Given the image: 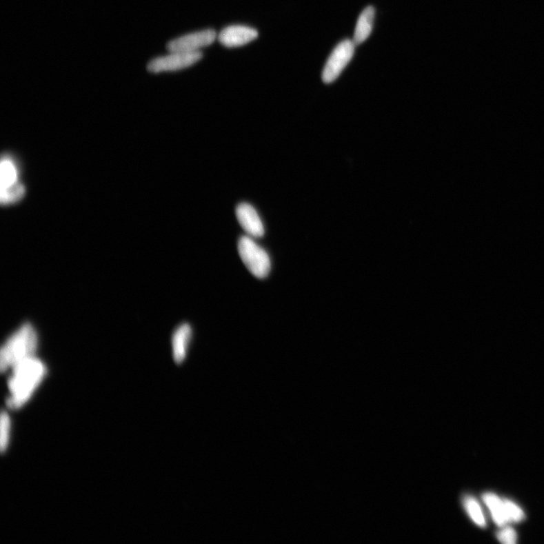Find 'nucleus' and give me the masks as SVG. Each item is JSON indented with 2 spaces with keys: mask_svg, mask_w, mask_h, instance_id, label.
Segmentation results:
<instances>
[{
  "mask_svg": "<svg viewBox=\"0 0 544 544\" xmlns=\"http://www.w3.org/2000/svg\"><path fill=\"white\" fill-rule=\"evenodd\" d=\"M13 367V375L9 383L11 392L10 405L19 407L26 403L42 381L46 367L34 357L23 360Z\"/></svg>",
  "mask_w": 544,
  "mask_h": 544,
  "instance_id": "1",
  "label": "nucleus"
},
{
  "mask_svg": "<svg viewBox=\"0 0 544 544\" xmlns=\"http://www.w3.org/2000/svg\"><path fill=\"white\" fill-rule=\"evenodd\" d=\"M37 343V337L33 327L30 324L23 325L2 348L0 366L3 372L23 360L34 357Z\"/></svg>",
  "mask_w": 544,
  "mask_h": 544,
  "instance_id": "2",
  "label": "nucleus"
},
{
  "mask_svg": "<svg viewBox=\"0 0 544 544\" xmlns=\"http://www.w3.org/2000/svg\"><path fill=\"white\" fill-rule=\"evenodd\" d=\"M238 250L243 263L255 277L260 279L268 277L272 270L270 257L251 236H241L238 243Z\"/></svg>",
  "mask_w": 544,
  "mask_h": 544,
  "instance_id": "3",
  "label": "nucleus"
},
{
  "mask_svg": "<svg viewBox=\"0 0 544 544\" xmlns=\"http://www.w3.org/2000/svg\"><path fill=\"white\" fill-rule=\"evenodd\" d=\"M19 176V169L12 157L8 154L3 156L0 165V200L2 205L17 202L25 195L26 188L20 183Z\"/></svg>",
  "mask_w": 544,
  "mask_h": 544,
  "instance_id": "4",
  "label": "nucleus"
},
{
  "mask_svg": "<svg viewBox=\"0 0 544 544\" xmlns=\"http://www.w3.org/2000/svg\"><path fill=\"white\" fill-rule=\"evenodd\" d=\"M203 58L201 51L194 52H173L165 57L150 61L147 69L151 73L177 72L191 67Z\"/></svg>",
  "mask_w": 544,
  "mask_h": 544,
  "instance_id": "5",
  "label": "nucleus"
},
{
  "mask_svg": "<svg viewBox=\"0 0 544 544\" xmlns=\"http://www.w3.org/2000/svg\"><path fill=\"white\" fill-rule=\"evenodd\" d=\"M354 46L356 44L350 39H345L336 46L330 55L324 70H323V82L329 84L336 80L352 59Z\"/></svg>",
  "mask_w": 544,
  "mask_h": 544,
  "instance_id": "6",
  "label": "nucleus"
},
{
  "mask_svg": "<svg viewBox=\"0 0 544 544\" xmlns=\"http://www.w3.org/2000/svg\"><path fill=\"white\" fill-rule=\"evenodd\" d=\"M217 37V34L214 30H203L173 39V41L168 43L167 48L170 52H199L203 47L214 43Z\"/></svg>",
  "mask_w": 544,
  "mask_h": 544,
  "instance_id": "7",
  "label": "nucleus"
},
{
  "mask_svg": "<svg viewBox=\"0 0 544 544\" xmlns=\"http://www.w3.org/2000/svg\"><path fill=\"white\" fill-rule=\"evenodd\" d=\"M236 216L243 230L251 238H262L265 228L257 211L248 203H242L236 208Z\"/></svg>",
  "mask_w": 544,
  "mask_h": 544,
  "instance_id": "8",
  "label": "nucleus"
},
{
  "mask_svg": "<svg viewBox=\"0 0 544 544\" xmlns=\"http://www.w3.org/2000/svg\"><path fill=\"white\" fill-rule=\"evenodd\" d=\"M259 36L258 31L247 26H232L224 28L218 35V41L228 48L246 45Z\"/></svg>",
  "mask_w": 544,
  "mask_h": 544,
  "instance_id": "9",
  "label": "nucleus"
},
{
  "mask_svg": "<svg viewBox=\"0 0 544 544\" xmlns=\"http://www.w3.org/2000/svg\"><path fill=\"white\" fill-rule=\"evenodd\" d=\"M192 330L188 324L181 325L172 336L173 358L177 364L183 363L186 358L189 343H190Z\"/></svg>",
  "mask_w": 544,
  "mask_h": 544,
  "instance_id": "10",
  "label": "nucleus"
},
{
  "mask_svg": "<svg viewBox=\"0 0 544 544\" xmlns=\"http://www.w3.org/2000/svg\"><path fill=\"white\" fill-rule=\"evenodd\" d=\"M375 17L373 6H368L363 11L359 18L356 30H354L353 42L360 45L364 43L372 32Z\"/></svg>",
  "mask_w": 544,
  "mask_h": 544,
  "instance_id": "11",
  "label": "nucleus"
},
{
  "mask_svg": "<svg viewBox=\"0 0 544 544\" xmlns=\"http://www.w3.org/2000/svg\"><path fill=\"white\" fill-rule=\"evenodd\" d=\"M483 500L486 507L490 510L495 524L501 527L509 524L503 499L501 498L498 495L487 492L483 495Z\"/></svg>",
  "mask_w": 544,
  "mask_h": 544,
  "instance_id": "12",
  "label": "nucleus"
},
{
  "mask_svg": "<svg viewBox=\"0 0 544 544\" xmlns=\"http://www.w3.org/2000/svg\"><path fill=\"white\" fill-rule=\"evenodd\" d=\"M463 506L472 521L481 527L487 526L486 518L482 507L477 500L471 495L464 496L462 500Z\"/></svg>",
  "mask_w": 544,
  "mask_h": 544,
  "instance_id": "13",
  "label": "nucleus"
},
{
  "mask_svg": "<svg viewBox=\"0 0 544 544\" xmlns=\"http://www.w3.org/2000/svg\"><path fill=\"white\" fill-rule=\"evenodd\" d=\"M503 500L509 523H519L523 522L525 518L524 511L520 508L516 503L508 499Z\"/></svg>",
  "mask_w": 544,
  "mask_h": 544,
  "instance_id": "14",
  "label": "nucleus"
},
{
  "mask_svg": "<svg viewBox=\"0 0 544 544\" xmlns=\"http://www.w3.org/2000/svg\"><path fill=\"white\" fill-rule=\"evenodd\" d=\"M502 527V530L496 533V538L504 544H516L518 540V536L515 530L507 525Z\"/></svg>",
  "mask_w": 544,
  "mask_h": 544,
  "instance_id": "15",
  "label": "nucleus"
},
{
  "mask_svg": "<svg viewBox=\"0 0 544 544\" xmlns=\"http://www.w3.org/2000/svg\"><path fill=\"white\" fill-rule=\"evenodd\" d=\"M10 420L7 414L3 413L1 416V450L4 452L10 441Z\"/></svg>",
  "mask_w": 544,
  "mask_h": 544,
  "instance_id": "16",
  "label": "nucleus"
}]
</instances>
